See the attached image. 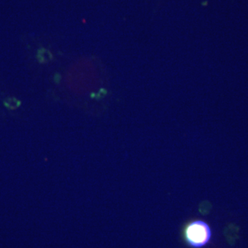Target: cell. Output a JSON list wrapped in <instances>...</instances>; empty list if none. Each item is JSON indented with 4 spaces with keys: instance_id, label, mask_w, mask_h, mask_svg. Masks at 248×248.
Masks as SVG:
<instances>
[{
    "instance_id": "cell-1",
    "label": "cell",
    "mask_w": 248,
    "mask_h": 248,
    "mask_svg": "<svg viewBox=\"0 0 248 248\" xmlns=\"http://www.w3.org/2000/svg\"><path fill=\"white\" fill-rule=\"evenodd\" d=\"M183 237L189 247L202 248L209 244L211 240V228L203 220H194L184 226Z\"/></svg>"
}]
</instances>
